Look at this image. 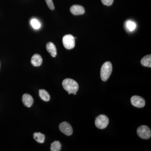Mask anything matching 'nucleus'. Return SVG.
Returning <instances> with one entry per match:
<instances>
[{
  "instance_id": "f257e3e1",
  "label": "nucleus",
  "mask_w": 151,
  "mask_h": 151,
  "mask_svg": "<svg viewBox=\"0 0 151 151\" xmlns=\"http://www.w3.org/2000/svg\"><path fill=\"white\" fill-rule=\"evenodd\" d=\"M63 88L68 92V94H76L78 89V83L71 78H65L62 82Z\"/></svg>"
},
{
  "instance_id": "423d86ee",
  "label": "nucleus",
  "mask_w": 151,
  "mask_h": 151,
  "mask_svg": "<svg viewBox=\"0 0 151 151\" xmlns=\"http://www.w3.org/2000/svg\"><path fill=\"white\" fill-rule=\"evenodd\" d=\"M59 128L60 130L66 136H70L73 134V131L72 127L68 122H62L60 124Z\"/></svg>"
},
{
  "instance_id": "2eb2a0df",
  "label": "nucleus",
  "mask_w": 151,
  "mask_h": 151,
  "mask_svg": "<svg viewBox=\"0 0 151 151\" xmlns=\"http://www.w3.org/2000/svg\"><path fill=\"white\" fill-rule=\"evenodd\" d=\"M61 149V145L59 141H55L51 144L50 150L52 151H59Z\"/></svg>"
},
{
  "instance_id": "9d476101",
  "label": "nucleus",
  "mask_w": 151,
  "mask_h": 151,
  "mask_svg": "<svg viewBox=\"0 0 151 151\" xmlns=\"http://www.w3.org/2000/svg\"><path fill=\"white\" fill-rule=\"evenodd\" d=\"M31 62L33 66L38 67V66H40L42 64V58L39 54L34 55L32 58Z\"/></svg>"
},
{
  "instance_id": "4468645a",
  "label": "nucleus",
  "mask_w": 151,
  "mask_h": 151,
  "mask_svg": "<svg viewBox=\"0 0 151 151\" xmlns=\"http://www.w3.org/2000/svg\"><path fill=\"white\" fill-rule=\"evenodd\" d=\"M34 138L37 142L43 143L45 139V136L43 134L40 133H35L33 135Z\"/></svg>"
},
{
  "instance_id": "f3484780",
  "label": "nucleus",
  "mask_w": 151,
  "mask_h": 151,
  "mask_svg": "<svg viewBox=\"0 0 151 151\" xmlns=\"http://www.w3.org/2000/svg\"><path fill=\"white\" fill-rule=\"evenodd\" d=\"M31 24L34 29H38L41 27V24L38 20L36 19H33L31 21Z\"/></svg>"
},
{
  "instance_id": "9b49d317",
  "label": "nucleus",
  "mask_w": 151,
  "mask_h": 151,
  "mask_svg": "<svg viewBox=\"0 0 151 151\" xmlns=\"http://www.w3.org/2000/svg\"><path fill=\"white\" fill-rule=\"evenodd\" d=\"M46 49L52 57H55L57 55V49L55 45L52 42L47 44Z\"/></svg>"
},
{
  "instance_id": "a211bd4d",
  "label": "nucleus",
  "mask_w": 151,
  "mask_h": 151,
  "mask_svg": "<svg viewBox=\"0 0 151 151\" xmlns=\"http://www.w3.org/2000/svg\"><path fill=\"white\" fill-rule=\"evenodd\" d=\"M45 1L49 9L52 10H53L55 9V6L52 0H45Z\"/></svg>"
},
{
  "instance_id": "6e6552de",
  "label": "nucleus",
  "mask_w": 151,
  "mask_h": 151,
  "mask_svg": "<svg viewBox=\"0 0 151 151\" xmlns=\"http://www.w3.org/2000/svg\"><path fill=\"white\" fill-rule=\"evenodd\" d=\"M70 11L74 15H82L85 13V9L82 6L75 5L70 7Z\"/></svg>"
},
{
  "instance_id": "f03ea898",
  "label": "nucleus",
  "mask_w": 151,
  "mask_h": 151,
  "mask_svg": "<svg viewBox=\"0 0 151 151\" xmlns=\"http://www.w3.org/2000/svg\"><path fill=\"white\" fill-rule=\"evenodd\" d=\"M113 70L112 63L109 61L105 62L102 65L100 71V76L103 81H106L110 77Z\"/></svg>"
},
{
  "instance_id": "ddd939ff",
  "label": "nucleus",
  "mask_w": 151,
  "mask_h": 151,
  "mask_svg": "<svg viewBox=\"0 0 151 151\" xmlns=\"http://www.w3.org/2000/svg\"><path fill=\"white\" fill-rule=\"evenodd\" d=\"M39 96L42 100L45 102H48L50 100V96L48 92L45 89H40L39 91Z\"/></svg>"
},
{
  "instance_id": "39448f33",
  "label": "nucleus",
  "mask_w": 151,
  "mask_h": 151,
  "mask_svg": "<svg viewBox=\"0 0 151 151\" xmlns=\"http://www.w3.org/2000/svg\"><path fill=\"white\" fill-rule=\"evenodd\" d=\"M137 133L140 137L145 139H147L151 137V130L147 126L143 125L138 128Z\"/></svg>"
},
{
  "instance_id": "20e7f679",
  "label": "nucleus",
  "mask_w": 151,
  "mask_h": 151,
  "mask_svg": "<svg viewBox=\"0 0 151 151\" xmlns=\"http://www.w3.org/2000/svg\"><path fill=\"white\" fill-rule=\"evenodd\" d=\"M63 43L65 48L72 49L75 46V38L71 35H66L63 38Z\"/></svg>"
},
{
  "instance_id": "f8f14e48",
  "label": "nucleus",
  "mask_w": 151,
  "mask_h": 151,
  "mask_svg": "<svg viewBox=\"0 0 151 151\" xmlns=\"http://www.w3.org/2000/svg\"><path fill=\"white\" fill-rule=\"evenodd\" d=\"M142 65L146 67H151V55H146L143 57L141 61Z\"/></svg>"
},
{
  "instance_id": "0eeeda50",
  "label": "nucleus",
  "mask_w": 151,
  "mask_h": 151,
  "mask_svg": "<svg viewBox=\"0 0 151 151\" xmlns=\"http://www.w3.org/2000/svg\"><path fill=\"white\" fill-rule=\"evenodd\" d=\"M131 102L133 106L137 108H143L145 105V100L140 96L136 95L133 96L131 98Z\"/></svg>"
},
{
  "instance_id": "1a4fd4ad",
  "label": "nucleus",
  "mask_w": 151,
  "mask_h": 151,
  "mask_svg": "<svg viewBox=\"0 0 151 151\" xmlns=\"http://www.w3.org/2000/svg\"><path fill=\"white\" fill-rule=\"evenodd\" d=\"M22 102L25 106L30 108L33 104V98L30 94H25L22 96Z\"/></svg>"
},
{
  "instance_id": "7ed1b4c3",
  "label": "nucleus",
  "mask_w": 151,
  "mask_h": 151,
  "mask_svg": "<svg viewBox=\"0 0 151 151\" xmlns=\"http://www.w3.org/2000/svg\"><path fill=\"white\" fill-rule=\"evenodd\" d=\"M95 119V126L100 129H105L109 124V119L105 115H99Z\"/></svg>"
},
{
  "instance_id": "6ab92c4d",
  "label": "nucleus",
  "mask_w": 151,
  "mask_h": 151,
  "mask_svg": "<svg viewBox=\"0 0 151 151\" xmlns=\"http://www.w3.org/2000/svg\"><path fill=\"white\" fill-rule=\"evenodd\" d=\"M103 4L107 6H110L113 4L114 0H101Z\"/></svg>"
},
{
  "instance_id": "dca6fc26",
  "label": "nucleus",
  "mask_w": 151,
  "mask_h": 151,
  "mask_svg": "<svg viewBox=\"0 0 151 151\" xmlns=\"http://www.w3.org/2000/svg\"><path fill=\"white\" fill-rule=\"evenodd\" d=\"M126 26L128 30L132 32L136 29L137 25L134 22L129 20L126 22Z\"/></svg>"
}]
</instances>
